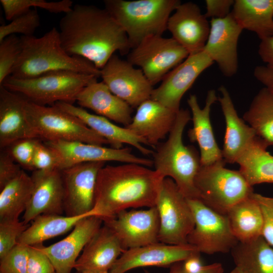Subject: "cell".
<instances>
[{
    "mask_svg": "<svg viewBox=\"0 0 273 273\" xmlns=\"http://www.w3.org/2000/svg\"><path fill=\"white\" fill-rule=\"evenodd\" d=\"M59 31L69 55L83 58L100 70L116 52L127 55L131 49L125 31L105 8L76 4L61 19Z\"/></svg>",
    "mask_w": 273,
    "mask_h": 273,
    "instance_id": "1",
    "label": "cell"
},
{
    "mask_svg": "<svg viewBox=\"0 0 273 273\" xmlns=\"http://www.w3.org/2000/svg\"><path fill=\"white\" fill-rule=\"evenodd\" d=\"M164 178L138 164L105 165L98 175L92 216L104 221L129 208L155 206Z\"/></svg>",
    "mask_w": 273,
    "mask_h": 273,
    "instance_id": "2",
    "label": "cell"
},
{
    "mask_svg": "<svg viewBox=\"0 0 273 273\" xmlns=\"http://www.w3.org/2000/svg\"><path fill=\"white\" fill-rule=\"evenodd\" d=\"M20 39L21 53L10 75L13 77L31 78L59 71L101 75V70L92 62L64 50L55 27L40 37L21 36Z\"/></svg>",
    "mask_w": 273,
    "mask_h": 273,
    "instance_id": "3",
    "label": "cell"
},
{
    "mask_svg": "<svg viewBox=\"0 0 273 273\" xmlns=\"http://www.w3.org/2000/svg\"><path fill=\"white\" fill-rule=\"evenodd\" d=\"M191 116L188 109H180L168 139L154 149V170L163 178L169 177L188 199H199L195 179L201 167L200 157L194 147L186 146L183 135Z\"/></svg>",
    "mask_w": 273,
    "mask_h": 273,
    "instance_id": "4",
    "label": "cell"
},
{
    "mask_svg": "<svg viewBox=\"0 0 273 273\" xmlns=\"http://www.w3.org/2000/svg\"><path fill=\"white\" fill-rule=\"evenodd\" d=\"M105 8L125 31L131 49L145 39L162 35L179 0H105Z\"/></svg>",
    "mask_w": 273,
    "mask_h": 273,
    "instance_id": "5",
    "label": "cell"
},
{
    "mask_svg": "<svg viewBox=\"0 0 273 273\" xmlns=\"http://www.w3.org/2000/svg\"><path fill=\"white\" fill-rule=\"evenodd\" d=\"M99 77L70 71H59L28 78L7 77L0 85L21 94L28 101L41 106L58 102L73 104L77 96Z\"/></svg>",
    "mask_w": 273,
    "mask_h": 273,
    "instance_id": "6",
    "label": "cell"
},
{
    "mask_svg": "<svg viewBox=\"0 0 273 273\" xmlns=\"http://www.w3.org/2000/svg\"><path fill=\"white\" fill-rule=\"evenodd\" d=\"M225 163L222 160L209 165H201L195 179L199 200L223 215L233 206L254 193L252 187L240 171L225 168Z\"/></svg>",
    "mask_w": 273,
    "mask_h": 273,
    "instance_id": "7",
    "label": "cell"
},
{
    "mask_svg": "<svg viewBox=\"0 0 273 273\" xmlns=\"http://www.w3.org/2000/svg\"><path fill=\"white\" fill-rule=\"evenodd\" d=\"M25 111L29 124L42 141L80 142L100 146L109 144L79 118L54 105L41 106L27 101Z\"/></svg>",
    "mask_w": 273,
    "mask_h": 273,
    "instance_id": "8",
    "label": "cell"
},
{
    "mask_svg": "<svg viewBox=\"0 0 273 273\" xmlns=\"http://www.w3.org/2000/svg\"><path fill=\"white\" fill-rule=\"evenodd\" d=\"M155 207L159 217V242L188 244L195 225L194 217L187 199L171 178L163 179Z\"/></svg>",
    "mask_w": 273,
    "mask_h": 273,
    "instance_id": "9",
    "label": "cell"
},
{
    "mask_svg": "<svg viewBox=\"0 0 273 273\" xmlns=\"http://www.w3.org/2000/svg\"><path fill=\"white\" fill-rule=\"evenodd\" d=\"M188 51L172 37L162 35L149 37L131 49L127 61L140 67L154 86L162 81L166 75L185 60Z\"/></svg>",
    "mask_w": 273,
    "mask_h": 273,
    "instance_id": "10",
    "label": "cell"
},
{
    "mask_svg": "<svg viewBox=\"0 0 273 273\" xmlns=\"http://www.w3.org/2000/svg\"><path fill=\"white\" fill-rule=\"evenodd\" d=\"M195 225L187 242L201 253L212 255L231 252L238 243L225 215L219 213L199 199H188Z\"/></svg>",
    "mask_w": 273,
    "mask_h": 273,
    "instance_id": "11",
    "label": "cell"
},
{
    "mask_svg": "<svg viewBox=\"0 0 273 273\" xmlns=\"http://www.w3.org/2000/svg\"><path fill=\"white\" fill-rule=\"evenodd\" d=\"M105 162L77 164L61 170L66 216H92L98 175Z\"/></svg>",
    "mask_w": 273,
    "mask_h": 273,
    "instance_id": "12",
    "label": "cell"
},
{
    "mask_svg": "<svg viewBox=\"0 0 273 273\" xmlns=\"http://www.w3.org/2000/svg\"><path fill=\"white\" fill-rule=\"evenodd\" d=\"M102 81L132 108L151 99L153 86L141 69L113 55L101 70Z\"/></svg>",
    "mask_w": 273,
    "mask_h": 273,
    "instance_id": "13",
    "label": "cell"
},
{
    "mask_svg": "<svg viewBox=\"0 0 273 273\" xmlns=\"http://www.w3.org/2000/svg\"><path fill=\"white\" fill-rule=\"evenodd\" d=\"M103 224L113 232L125 250L159 242V217L155 206L121 211Z\"/></svg>",
    "mask_w": 273,
    "mask_h": 273,
    "instance_id": "14",
    "label": "cell"
},
{
    "mask_svg": "<svg viewBox=\"0 0 273 273\" xmlns=\"http://www.w3.org/2000/svg\"><path fill=\"white\" fill-rule=\"evenodd\" d=\"M213 63L204 50L189 55L166 75L158 87L154 88L151 99L178 112L184 94L201 73Z\"/></svg>",
    "mask_w": 273,
    "mask_h": 273,
    "instance_id": "15",
    "label": "cell"
},
{
    "mask_svg": "<svg viewBox=\"0 0 273 273\" xmlns=\"http://www.w3.org/2000/svg\"><path fill=\"white\" fill-rule=\"evenodd\" d=\"M43 142L60 156V170L77 164L93 162L118 161L148 167L153 166V160L135 155L129 148L115 149L80 142Z\"/></svg>",
    "mask_w": 273,
    "mask_h": 273,
    "instance_id": "16",
    "label": "cell"
},
{
    "mask_svg": "<svg viewBox=\"0 0 273 273\" xmlns=\"http://www.w3.org/2000/svg\"><path fill=\"white\" fill-rule=\"evenodd\" d=\"M201 253L190 244L170 245L160 242L126 250L110 270L125 273L135 268L146 266L170 267L175 263Z\"/></svg>",
    "mask_w": 273,
    "mask_h": 273,
    "instance_id": "17",
    "label": "cell"
},
{
    "mask_svg": "<svg viewBox=\"0 0 273 273\" xmlns=\"http://www.w3.org/2000/svg\"><path fill=\"white\" fill-rule=\"evenodd\" d=\"M209 34L203 50L222 73L231 77L238 68V42L243 28L231 13L221 19H211Z\"/></svg>",
    "mask_w": 273,
    "mask_h": 273,
    "instance_id": "18",
    "label": "cell"
},
{
    "mask_svg": "<svg viewBox=\"0 0 273 273\" xmlns=\"http://www.w3.org/2000/svg\"><path fill=\"white\" fill-rule=\"evenodd\" d=\"M103 223V220L98 216L84 217L62 240L48 246L38 245L51 260L56 273H71L80 252Z\"/></svg>",
    "mask_w": 273,
    "mask_h": 273,
    "instance_id": "19",
    "label": "cell"
},
{
    "mask_svg": "<svg viewBox=\"0 0 273 273\" xmlns=\"http://www.w3.org/2000/svg\"><path fill=\"white\" fill-rule=\"evenodd\" d=\"M210 25L199 6L191 2L180 4L168 21L167 30L172 37L193 55L203 50Z\"/></svg>",
    "mask_w": 273,
    "mask_h": 273,
    "instance_id": "20",
    "label": "cell"
},
{
    "mask_svg": "<svg viewBox=\"0 0 273 273\" xmlns=\"http://www.w3.org/2000/svg\"><path fill=\"white\" fill-rule=\"evenodd\" d=\"M31 176L33 190L24 212L23 221L28 224L41 214L62 215L64 189L61 170H34Z\"/></svg>",
    "mask_w": 273,
    "mask_h": 273,
    "instance_id": "21",
    "label": "cell"
},
{
    "mask_svg": "<svg viewBox=\"0 0 273 273\" xmlns=\"http://www.w3.org/2000/svg\"><path fill=\"white\" fill-rule=\"evenodd\" d=\"M177 113L150 99L136 108L131 122L126 127L155 149L170 132Z\"/></svg>",
    "mask_w": 273,
    "mask_h": 273,
    "instance_id": "22",
    "label": "cell"
},
{
    "mask_svg": "<svg viewBox=\"0 0 273 273\" xmlns=\"http://www.w3.org/2000/svg\"><path fill=\"white\" fill-rule=\"evenodd\" d=\"M218 100L214 89L207 94L205 104L201 108L195 95H191L188 104L192 112L193 127L188 131V137L192 142H197L200 151L201 165H209L224 160L222 151L215 139L210 121L212 105Z\"/></svg>",
    "mask_w": 273,
    "mask_h": 273,
    "instance_id": "23",
    "label": "cell"
},
{
    "mask_svg": "<svg viewBox=\"0 0 273 273\" xmlns=\"http://www.w3.org/2000/svg\"><path fill=\"white\" fill-rule=\"evenodd\" d=\"M27 101L21 94L0 85L1 150L20 139L38 138L26 118Z\"/></svg>",
    "mask_w": 273,
    "mask_h": 273,
    "instance_id": "24",
    "label": "cell"
},
{
    "mask_svg": "<svg viewBox=\"0 0 273 273\" xmlns=\"http://www.w3.org/2000/svg\"><path fill=\"white\" fill-rule=\"evenodd\" d=\"M125 251L113 232L103 224L85 246L74 268L79 273L109 271Z\"/></svg>",
    "mask_w": 273,
    "mask_h": 273,
    "instance_id": "25",
    "label": "cell"
},
{
    "mask_svg": "<svg viewBox=\"0 0 273 273\" xmlns=\"http://www.w3.org/2000/svg\"><path fill=\"white\" fill-rule=\"evenodd\" d=\"M218 98L225 122L222 157L225 163H236L257 136L254 130L238 116L231 97L223 85Z\"/></svg>",
    "mask_w": 273,
    "mask_h": 273,
    "instance_id": "26",
    "label": "cell"
},
{
    "mask_svg": "<svg viewBox=\"0 0 273 273\" xmlns=\"http://www.w3.org/2000/svg\"><path fill=\"white\" fill-rule=\"evenodd\" d=\"M54 105L79 118L88 127L106 139L112 148L120 149L123 144H126L145 155H153L154 153V151L144 146L147 145L144 140L126 127L119 126L105 117L90 113L85 109L72 104L58 102Z\"/></svg>",
    "mask_w": 273,
    "mask_h": 273,
    "instance_id": "27",
    "label": "cell"
},
{
    "mask_svg": "<svg viewBox=\"0 0 273 273\" xmlns=\"http://www.w3.org/2000/svg\"><path fill=\"white\" fill-rule=\"evenodd\" d=\"M76 102L80 107L89 109L125 127L132 120L133 108L113 94L103 81L97 80L86 86L77 96Z\"/></svg>",
    "mask_w": 273,
    "mask_h": 273,
    "instance_id": "28",
    "label": "cell"
},
{
    "mask_svg": "<svg viewBox=\"0 0 273 273\" xmlns=\"http://www.w3.org/2000/svg\"><path fill=\"white\" fill-rule=\"evenodd\" d=\"M231 13L243 30L260 40L273 36V0H236Z\"/></svg>",
    "mask_w": 273,
    "mask_h": 273,
    "instance_id": "29",
    "label": "cell"
},
{
    "mask_svg": "<svg viewBox=\"0 0 273 273\" xmlns=\"http://www.w3.org/2000/svg\"><path fill=\"white\" fill-rule=\"evenodd\" d=\"M253 193L233 206L225 214L232 232L240 243L262 236L263 215Z\"/></svg>",
    "mask_w": 273,
    "mask_h": 273,
    "instance_id": "30",
    "label": "cell"
},
{
    "mask_svg": "<svg viewBox=\"0 0 273 273\" xmlns=\"http://www.w3.org/2000/svg\"><path fill=\"white\" fill-rule=\"evenodd\" d=\"M231 253L235 267L243 273H273V247L262 236L238 242Z\"/></svg>",
    "mask_w": 273,
    "mask_h": 273,
    "instance_id": "31",
    "label": "cell"
},
{
    "mask_svg": "<svg viewBox=\"0 0 273 273\" xmlns=\"http://www.w3.org/2000/svg\"><path fill=\"white\" fill-rule=\"evenodd\" d=\"M268 146L257 136L237 161L239 171L253 187L262 183H273V156Z\"/></svg>",
    "mask_w": 273,
    "mask_h": 273,
    "instance_id": "32",
    "label": "cell"
},
{
    "mask_svg": "<svg viewBox=\"0 0 273 273\" xmlns=\"http://www.w3.org/2000/svg\"><path fill=\"white\" fill-rule=\"evenodd\" d=\"M82 215L67 216L58 214H41L35 218L21 234L18 243L28 246L42 244L44 241L63 235L73 229L84 217Z\"/></svg>",
    "mask_w": 273,
    "mask_h": 273,
    "instance_id": "33",
    "label": "cell"
},
{
    "mask_svg": "<svg viewBox=\"0 0 273 273\" xmlns=\"http://www.w3.org/2000/svg\"><path fill=\"white\" fill-rule=\"evenodd\" d=\"M33 186L31 175L22 169L0 190V221L19 219L29 202Z\"/></svg>",
    "mask_w": 273,
    "mask_h": 273,
    "instance_id": "34",
    "label": "cell"
},
{
    "mask_svg": "<svg viewBox=\"0 0 273 273\" xmlns=\"http://www.w3.org/2000/svg\"><path fill=\"white\" fill-rule=\"evenodd\" d=\"M243 119L268 147L273 146V96L266 88L254 97Z\"/></svg>",
    "mask_w": 273,
    "mask_h": 273,
    "instance_id": "35",
    "label": "cell"
},
{
    "mask_svg": "<svg viewBox=\"0 0 273 273\" xmlns=\"http://www.w3.org/2000/svg\"><path fill=\"white\" fill-rule=\"evenodd\" d=\"M5 16L7 20L14 18L28 12L33 8L44 9L52 13L64 14L70 11L73 2L70 0L47 2L44 0H1Z\"/></svg>",
    "mask_w": 273,
    "mask_h": 273,
    "instance_id": "36",
    "label": "cell"
},
{
    "mask_svg": "<svg viewBox=\"0 0 273 273\" xmlns=\"http://www.w3.org/2000/svg\"><path fill=\"white\" fill-rule=\"evenodd\" d=\"M40 23V16L36 8L14 18L7 24L0 26V41L11 35L17 33L22 36H33Z\"/></svg>",
    "mask_w": 273,
    "mask_h": 273,
    "instance_id": "37",
    "label": "cell"
},
{
    "mask_svg": "<svg viewBox=\"0 0 273 273\" xmlns=\"http://www.w3.org/2000/svg\"><path fill=\"white\" fill-rule=\"evenodd\" d=\"M21 50V39L16 34L0 41V85L11 75Z\"/></svg>",
    "mask_w": 273,
    "mask_h": 273,
    "instance_id": "38",
    "label": "cell"
},
{
    "mask_svg": "<svg viewBox=\"0 0 273 273\" xmlns=\"http://www.w3.org/2000/svg\"><path fill=\"white\" fill-rule=\"evenodd\" d=\"M38 138H25L17 140L5 149L23 170L33 171V160Z\"/></svg>",
    "mask_w": 273,
    "mask_h": 273,
    "instance_id": "39",
    "label": "cell"
},
{
    "mask_svg": "<svg viewBox=\"0 0 273 273\" xmlns=\"http://www.w3.org/2000/svg\"><path fill=\"white\" fill-rule=\"evenodd\" d=\"M29 225L19 219L0 221V259L17 244L19 238Z\"/></svg>",
    "mask_w": 273,
    "mask_h": 273,
    "instance_id": "40",
    "label": "cell"
},
{
    "mask_svg": "<svg viewBox=\"0 0 273 273\" xmlns=\"http://www.w3.org/2000/svg\"><path fill=\"white\" fill-rule=\"evenodd\" d=\"M29 246L18 243L0 261V273H27Z\"/></svg>",
    "mask_w": 273,
    "mask_h": 273,
    "instance_id": "41",
    "label": "cell"
},
{
    "mask_svg": "<svg viewBox=\"0 0 273 273\" xmlns=\"http://www.w3.org/2000/svg\"><path fill=\"white\" fill-rule=\"evenodd\" d=\"M33 164L34 170L50 171L60 170L61 162L56 151L39 140L35 147Z\"/></svg>",
    "mask_w": 273,
    "mask_h": 273,
    "instance_id": "42",
    "label": "cell"
},
{
    "mask_svg": "<svg viewBox=\"0 0 273 273\" xmlns=\"http://www.w3.org/2000/svg\"><path fill=\"white\" fill-rule=\"evenodd\" d=\"M27 273H56L51 260L38 245L29 246Z\"/></svg>",
    "mask_w": 273,
    "mask_h": 273,
    "instance_id": "43",
    "label": "cell"
},
{
    "mask_svg": "<svg viewBox=\"0 0 273 273\" xmlns=\"http://www.w3.org/2000/svg\"><path fill=\"white\" fill-rule=\"evenodd\" d=\"M253 196L258 202L263 215L262 237L273 247V197L254 192Z\"/></svg>",
    "mask_w": 273,
    "mask_h": 273,
    "instance_id": "44",
    "label": "cell"
},
{
    "mask_svg": "<svg viewBox=\"0 0 273 273\" xmlns=\"http://www.w3.org/2000/svg\"><path fill=\"white\" fill-rule=\"evenodd\" d=\"M22 169L7 150H1L0 190L15 178Z\"/></svg>",
    "mask_w": 273,
    "mask_h": 273,
    "instance_id": "45",
    "label": "cell"
},
{
    "mask_svg": "<svg viewBox=\"0 0 273 273\" xmlns=\"http://www.w3.org/2000/svg\"><path fill=\"white\" fill-rule=\"evenodd\" d=\"M234 3V0H206V12L204 15L207 18H225L231 13Z\"/></svg>",
    "mask_w": 273,
    "mask_h": 273,
    "instance_id": "46",
    "label": "cell"
},
{
    "mask_svg": "<svg viewBox=\"0 0 273 273\" xmlns=\"http://www.w3.org/2000/svg\"><path fill=\"white\" fill-rule=\"evenodd\" d=\"M253 75L273 96V68L267 65L257 66L254 68Z\"/></svg>",
    "mask_w": 273,
    "mask_h": 273,
    "instance_id": "47",
    "label": "cell"
},
{
    "mask_svg": "<svg viewBox=\"0 0 273 273\" xmlns=\"http://www.w3.org/2000/svg\"><path fill=\"white\" fill-rule=\"evenodd\" d=\"M258 52L266 65L273 68V36L261 40Z\"/></svg>",
    "mask_w": 273,
    "mask_h": 273,
    "instance_id": "48",
    "label": "cell"
},
{
    "mask_svg": "<svg viewBox=\"0 0 273 273\" xmlns=\"http://www.w3.org/2000/svg\"><path fill=\"white\" fill-rule=\"evenodd\" d=\"M182 261L174 263L170 267L169 273H187L183 269ZM223 268L222 264L220 263H213L205 265L203 269L199 273H223ZM145 273H150L145 270Z\"/></svg>",
    "mask_w": 273,
    "mask_h": 273,
    "instance_id": "49",
    "label": "cell"
},
{
    "mask_svg": "<svg viewBox=\"0 0 273 273\" xmlns=\"http://www.w3.org/2000/svg\"><path fill=\"white\" fill-rule=\"evenodd\" d=\"M201 253L193 255L181 262L184 270L187 273H199L205 266L201 259Z\"/></svg>",
    "mask_w": 273,
    "mask_h": 273,
    "instance_id": "50",
    "label": "cell"
},
{
    "mask_svg": "<svg viewBox=\"0 0 273 273\" xmlns=\"http://www.w3.org/2000/svg\"><path fill=\"white\" fill-rule=\"evenodd\" d=\"M230 273H243L239 268L235 267Z\"/></svg>",
    "mask_w": 273,
    "mask_h": 273,
    "instance_id": "51",
    "label": "cell"
},
{
    "mask_svg": "<svg viewBox=\"0 0 273 273\" xmlns=\"http://www.w3.org/2000/svg\"><path fill=\"white\" fill-rule=\"evenodd\" d=\"M82 273H113V272L109 271H107V272H82Z\"/></svg>",
    "mask_w": 273,
    "mask_h": 273,
    "instance_id": "52",
    "label": "cell"
}]
</instances>
